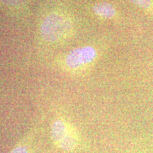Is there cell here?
<instances>
[{
  "instance_id": "52a82bcc",
  "label": "cell",
  "mask_w": 153,
  "mask_h": 153,
  "mask_svg": "<svg viewBox=\"0 0 153 153\" xmlns=\"http://www.w3.org/2000/svg\"><path fill=\"white\" fill-rule=\"evenodd\" d=\"M1 1L7 5L14 6L19 4L22 2V0H1Z\"/></svg>"
},
{
  "instance_id": "277c9868",
  "label": "cell",
  "mask_w": 153,
  "mask_h": 153,
  "mask_svg": "<svg viewBox=\"0 0 153 153\" xmlns=\"http://www.w3.org/2000/svg\"><path fill=\"white\" fill-rule=\"evenodd\" d=\"M93 10L99 16L104 19H111L116 15V11L114 7L108 3H99L94 6Z\"/></svg>"
},
{
  "instance_id": "6da1fadb",
  "label": "cell",
  "mask_w": 153,
  "mask_h": 153,
  "mask_svg": "<svg viewBox=\"0 0 153 153\" xmlns=\"http://www.w3.org/2000/svg\"><path fill=\"white\" fill-rule=\"evenodd\" d=\"M71 20L59 13H52L44 19L41 25V36L48 42L60 41L72 31Z\"/></svg>"
},
{
  "instance_id": "3957f363",
  "label": "cell",
  "mask_w": 153,
  "mask_h": 153,
  "mask_svg": "<svg viewBox=\"0 0 153 153\" xmlns=\"http://www.w3.org/2000/svg\"><path fill=\"white\" fill-rule=\"evenodd\" d=\"M97 57L94 48L86 46L72 51L66 57V64L72 70L82 69L90 65Z\"/></svg>"
},
{
  "instance_id": "7a4b0ae2",
  "label": "cell",
  "mask_w": 153,
  "mask_h": 153,
  "mask_svg": "<svg viewBox=\"0 0 153 153\" xmlns=\"http://www.w3.org/2000/svg\"><path fill=\"white\" fill-rule=\"evenodd\" d=\"M52 137L61 148L71 150L76 145L77 137L70 126L61 120H57L52 127Z\"/></svg>"
},
{
  "instance_id": "8992f818",
  "label": "cell",
  "mask_w": 153,
  "mask_h": 153,
  "mask_svg": "<svg viewBox=\"0 0 153 153\" xmlns=\"http://www.w3.org/2000/svg\"><path fill=\"white\" fill-rule=\"evenodd\" d=\"M9 153H28V151L26 150V148L22 146L16 147L12 151H11Z\"/></svg>"
},
{
  "instance_id": "5b68a950",
  "label": "cell",
  "mask_w": 153,
  "mask_h": 153,
  "mask_svg": "<svg viewBox=\"0 0 153 153\" xmlns=\"http://www.w3.org/2000/svg\"><path fill=\"white\" fill-rule=\"evenodd\" d=\"M130 1L153 16L152 0H130Z\"/></svg>"
}]
</instances>
